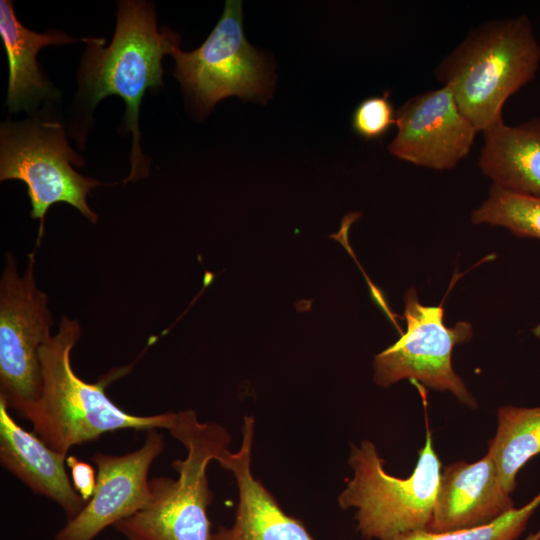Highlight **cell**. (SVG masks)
Wrapping results in <instances>:
<instances>
[{
  "label": "cell",
  "mask_w": 540,
  "mask_h": 540,
  "mask_svg": "<svg viewBox=\"0 0 540 540\" xmlns=\"http://www.w3.org/2000/svg\"><path fill=\"white\" fill-rule=\"evenodd\" d=\"M81 328L65 315L58 331L40 349L42 391L29 421L34 433L52 450L67 456L75 445L98 439L120 429H169L174 412L139 416L127 413L106 395L110 381L123 369L103 376L96 383L82 380L71 365V352Z\"/></svg>",
  "instance_id": "obj_1"
},
{
  "label": "cell",
  "mask_w": 540,
  "mask_h": 540,
  "mask_svg": "<svg viewBox=\"0 0 540 540\" xmlns=\"http://www.w3.org/2000/svg\"><path fill=\"white\" fill-rule=\"evenodd\" d=\"M540 46L525 15L492 19L473 28L435 69L451 87L461 113L478 132L503 120L506 100L530 82Z\"/></svg>",
  "instance_id": "obj_2"
},
{
  "label": "cell",
  "mask_w": 540,
  "mask_h": 540,
  "mask_svg": "<svg viewBox=\"0 0 540 540\" xmlns=\"http://www.w3.org/2000/svg\"><path fill=\"white\" fill-rule=\"evenodd\" d=\"M113 39L104 48L103 38H93L80 70L81 93L94 108L109 95L126 104L124 131L133 135L131 172L125 182L146 175L147 164L140 146L139 109L148 89L163 85L162 57L178 46L180 37L163 27L159 32L153 6L145 1H119Z\"/></svg>",
  "instance_id": "obj_3"
},
{
  "label": "cell",
  "mask_w": 540,
  "mask_h": 540,
  "mask_svg": "<svg viewBox=\"0 0 540 540\" xmlns=\"http://www.w3.org/2000/svg\"><path fill=\"white\" fill-rule=\"evenodd\" d=\"M168 431L187 452L171 463L178 477L150 479V503L113 527L127 540H211L207 468L228 449L231 435L219 423L201 422L193 410L174 413Z\"/></svg>",
  "instance_id": "obj_4"
},
{
  "label": "cell",
  "mask_w": 540,
  "mask_h": 540,
  "mask_svg": "<svg viewBox=\"0 0 540 540\" xmlns=\"http://www.w3.org/2000/svg\"><path fill=\"white\" fill-rule=\"evenodd\" d=\"M348 464L353 476L339 494L338 504L344 510H356L362 538L396 540L410 532L427 530L441 476V462L428 427L417 465L408 478L388 474L384 460L369 440L351 446Z\"/></svg>",
  "instance_id": "obj_5"
},
{
  "label": "cell",
  "mask_w": 540,
  "mask_h": 540,
  "mask_svg": "<svg viewBox=\"0 0 540 540\" xmlns=\"http://www.w3.org/2000/svg\"><path fill=\"white\" fill-rule=\"evenodd\" d=\"M72 165L80 167L83 161L68 144L60 123L30 119L1 124L0 180H20L27 185L30 216L39 220L37 245L44 234L47 210L56 203H68L90 222L97 221L87 196L102 183L82 176Z\"/></svg>",
  "instance_id": "obj_6"
},
{
  "label": "cell",
  "mask_w": 540,
  "mask_h": 540,
  "mask_svg": "<svg viewBox=\"0 0 540 540\" xmlns=\"http://www.w3.org/2000/svg\"><path fill=\"white\" fill-rule=\"evenodd\" d=\"M19 275L16 260L6 254L0 281V398L29 420L42 391L40 349L52 336L47 295L36 285L35 253Z\"/></svg>",
  "instance_id": "obj_7"
},
{
  "label": "cell",
  "mask_w": 540,
  "mask_h": 540,
  "mask_svg": "<svg viewBox=\"0 0 540 540\" xmlns=\"http://www.w3.org/2000/svg\"><path fill=\"white\" fill-rule=\"evenodd\" d=\"M173 76L201 115L228 96L265 103L272 94L273 74L263 54L243 32L242 1L227 0L221 18L202 45L184 52L175 46Z\"/></svg>",
  "instance_id": "obj_8"
},
{
  "label": "cell",
  "mask_w": 540,
  "mask_h": 540,
  "mask_svg": "<svg viewBox=\"0 0 540 540\" xmlns=\"http://www.w3.org/2000/svg\"><path fill=\"white\" fill-rule=\"evenodd\" d=\"M404 317L406 332L374 358L375 383L388 387L403 379L417 380L432 389L451 392L475 408L474 397L451 363L453 348L472 338V325L458 322L445 326L442 307L421 304L414 288L406 293Z\"/></svg>",
  "instance_id": "obj_9"
},
{
  "label": "cell",
  "mask_w": 540,
  "mask_h": 540,
  "mask_svg": "<svg viewBox=\"0 0 540 540\" xmlns=\"http://www.w3.org/2000/svg\"><path fill=\"white\" fill-rule=\"evenodd\" d=\"M397 133L388 145L400 160L434 170L458 165L478 130L459 110L450 86L419 93L396 110Z\"/></svg>",
  "instance_id": "obj_10"
},
{
  "label": "cell",
  "mask_w": 540,
  "mask_h": 540,
  "mask_svg": "<svg viewBox=\"0 0 540 540\" xmlns=\"http://www.w3.org/2000/svg\"><path fill=\"white\" fill-rule=\"evenodd\" d=\"M157 429L146 431L144 444L123 455L96 453V487L84 508L56 534V540H92L101 531L144 509L152 499L149 469L164 449Z\"/></svg>",
  "instance_id": "obj_11"
},
{
  "label": "cell",
  "mask_w": 540,
  "mask_h": 540,
  "mask_svg": "<svg viewBox=\"0 0 540 540\" xmlns=\"http://www.w3.org/2000/svg\"><path fill=\"white\" fill-rule=\"evenodd\" d=\"M255 418L245 415L237 451L224 450L216 459L236 481L238 504L231 526H219L211 540H316L304 523L287 514L273 494L252 473Z\"/></svg>",
  "instance_id": "obj_12"
},
{
  "label": "cell",
  "mask_w": 540,
  "mask_h": 540,
  "mask_svg": "<svg viewBox=\"0 0 540 540\" xmlns=\"http://www.w3.org/2000/svg\"><path fill=\"white\" fill-rule=\"evenodd\" d=\"M514 508L488 453L473 463L459 461L441 472L427 531L450 532L489 524Z\"/></svg>",
  "instance_id": "obj_13"
},
{
  "label": "cell",
  "mask_w": 540,
  "mask_h": 540,
  "mask_svg": "<svg viewBox=\"0 0 540 540\" xmlns=\"http://www.w3.org/2000/svg\"><path fill=\"white\" fill-rule=\"evenodd\" d=\"M64 456L50 449L35 433L23 429L0 398V463L33 492L56 502L68 521L86 502L71 484Z\"/></svg>",
  "instance_id": "obj_14"
},
{
  "label": "cell",
  "mask_w": 540,
  "mask_h": 540,
  "mask_svg": "<svg viewBox=\"0 0 540 540\" xmlns=\"http://www.w3.org/2000/svg\"><path fill=\"white\" fill-rule=\"evenodd\" d=\"M0 37L9 65L6 105L10 112L28 111L46 98L58 93L43 76L37 63V53L45 46L89 43L93 38L75 39L59 30L40 34L24 27L17 19L13 2L0 1Z\"/></svg>",
  "instance_id": "obj_15"
},
{
  "label": "cell",
  "mask_w": 540,
  "mask_h": 540,
  "mask_svg": "<svg viewBox=\"0 0 540 540\" xmlns=\"http://www.w3.org/2000/svg\"><path fill=\"white\" fill-rule=\"evenodd\" d=\"M478 166L493 185L540 197V119L515 126L499 121L483 132Z\"/></svg>",
  "instance_id": "obj_16"
},
{
  "label": "cell",
  "mask_w": 540,
  "mask_h": 540,
  "mask_svg": "<svg viewBox=\"0 0 540 540\" xmlns=\"http://www.w3.org/2000/svg\"><path fill=\"white\" fill-rule=\"evenodd\" d=\"M497 418V431L487 453L504 490L511 494L518 471L540 454V407L504 406L499 408Z\"/></svg>",
  "instance_id": "obj_17"
},
{
  "label": "cell",
  "mask_w": 540,
  "mask_h": 540,
  "mask_svg": "<svg viewBox=\"0 0 540 540\" xmlns=\"http://www.w3.org/2000/svg\"><path fill=\"white\" fill-rule=\"evenodd\" d=\"M471 222L504 227L519 237L540 239V197L492 185L486 200L472 211Z\"/></svg>",
  "instance_id": "obj_18"
},
{
  "label": "cell",
  "mask_w": 540,
  "mask_h": 540,
  "mask_svg": "<svg viewBox=\"0 0 540 540\" xmlns=\"http://www.w3.org/2000/svg\"><path fill=\"white\" fill-rule=\"evenodd\" d=\"M539 505L540 493L523 507L513 508L483 526L443 533L419 530L404 534L396 540H516Z\"/></svg>",
  "instance_id": "obj_19"
},
{
  "label": "cell",
  "mask_w": 540,
  "mask_h": 540,
  "mask_svg": "<svg viewBox=\"0 0 540 540\" xmlns=\"http://www.w3.org/2000/svg\"><path fill=\"white\" fill-rule=\"evenodd\" d=\"M389 92L362 100L352 115V128L360 137L373 140L383 137L395 124L396 111Z\"/></svg>",
  "instance_id": "obj_20"
},
{
  "label": "cell",
  "mask_w": 540,
  "mask_h": 540,
  "mask_svg": "<svg viewBox=\"0 0 540 540\" xmlns=\"http://www.w3.org/2000/svg\"><path fill=\"white\" fill-rule=\"evenodd\" d=\"M67 465L71 469L73 487L86 502L92 497L96 487V477L93 467L74 456H67Z\"/></svg>",
  "instance_id": "obj_21"
},
{
  "label": "cell",
  "mask_w": 540,
  "mask_h": 540,
  "mask_svg": "<svg viewBox=\"0 0 540 540\" xmlns=\"http://www.w3.org/2000/svg\"><path fill=\"white\" fill-rule=\"evenodd\" d=\"M524 540H540V529L536 533H531Z\"/></svg>",
  "instance_id": "obj_22"
},
{
  "label": "cell",
  "mask_w": 540,
  "mask_h": 540,
  "mask_svg": "<svg viewBox=\"0 0 540 540\" xmlns=\"http://www.w3.org/2000/svg\"><path fill=\"white\" fill-rule=\"evenodd\" d=\"M533 333H534L535 336L540 337V325L536 326L533 329Z\"/></svg>",
  "instance_id": "obj_23"
}]
</instances>
